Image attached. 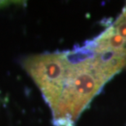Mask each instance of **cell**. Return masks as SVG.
<instances>
[{
	"label": "cell",
	"instance_id": "obj_1",
	"mask_svg": "<svg viewBox=\"0 0 126 126\" xmlns=\"http://www.w3.org/2000/svg\"><path fill=\"white\" fill-rule=\"evenodd\" d=\"M21 65L51 110L54 126H75L96 96L122 70L88 40L70 50L26 57Z\"/></svg>",
	"mask_w": 126,
	"mask_h": 126
},
{
	"label": "cell",
	"instance_id": "obj_2",
	"mask_svg": "<svg viewBox=\"0 0 126 126\" xmlns=\"http://www.w3.org/2000/svg\"><path fill=\"white\" fill-rule=\"evenodd\" d=\"M115 31L124 39L126 44V4L116 19L110 23Z\"/></svg>",
	"mask_w": 126,
	"mask_h": 126
},
{
	"label": "cell",
	"instance_id": "obj_3",
	"mask_svg": "<svg viewBox=\"0 0 126 126\" xmlns=\"http://www.w3.org/2000/svg\"><path fill=\"white\" fill-rule=\"evenodd\" d=\"M19 4L21 3V2L19 1H0V9L2 8H4V7H6L7 6H10V5H12V4Z\"/></svg>",
	"mask_w": 126,
	"mask_h": 126
}]
</instances>
